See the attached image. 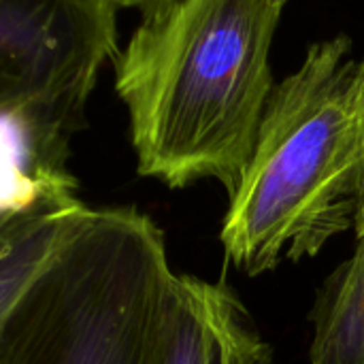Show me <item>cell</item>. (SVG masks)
<instances>
[{
  "mask_svg": "<svg viewBox=\"0 0 364 364\" xmlns=\"http://www.w3.org/2000/svg\"><path fill=\"white\" fill-rule=\"evenodd\" d=\"M282 13L275 0H175L141 17L113 64L143 177L235 194L277 83Z\"/></svg>",
  "mask_w": 364,
  "mask_h": 364,
  "instance_id": "1",
  "label": "cell"
},
{
  "mask_svg": "<svg viewBox=\"0 0 364 364\" xmlns=\"http://www.w3.org/2000/svg\"><path fill=\"white\" fill-rule=\"evenodd\" d=\"M364 224V58L337 34L275 83L222 222L226 260L254 277Z\"/></svg>",
  "mask_w": 364,
  "mask_h": 364,
  "instance_id": "2",
  "label": "cell"
},
{
  "mask_svg": "<svg viewBox=\"0 0 364 364\" xmlns=\"http://www.w3.org/2000/svg\"><path fill=\"white\" fill-rule=\"evenodd\" d=\"M171 275L149 215L85 205L17 303L0 364H149Z\"/></svg>",
  "mask_w": 364,
  "mask_h": 364,
  "instance_id": "3",
  "label": "cell"
},
{
  "mask_svg": "<svg viewBox=\"0 0 364 364\" xmlns=\"http://www.w3.org/2000/svg\"><path fill=\"white\" fill-rule=\"evenodd\" d=\"M117 51V11L105 0H0V100L85 109Z\"/></svg>",
  "mask_w": 364,
  "mask_h": 364,
  "instance_id": "4",
  "label": "cell"
},
{
  "mask_svg": "<svg viewBox=\"0 0 364 364\" xmlns=\"http://www.w3.org/2000/svg\"><path fill=\"white\" fill-rule=\"evenodd\" d=\"M83 109L43 100H0V209L30 213L81 203L68 168Z\"/></svg>",
  "mask_w": 364,
  "mask_h": 364,
  "instance_id": "5",
  "label": "cell"
},
{
  "mask_svg": "<svg viewBox=\"0 0 364 364\" xmlns=\"http://www.w3.org/2000/svg\"><path fill=\"white\" fill-rule=\"evenodd\" d=\"M149 364H273V350L226 282L173 273Z\"/></svg>",
  "mask_w": 364,
  "mask_h": 364,
  "instance_id": "6",
  "label": "cell"
},
{
  "mask_svg": "<svg viewBox=\"0 0 364 364\" xmlns=\"http://www.w3.org/2000/svg\"><path fill=\"white\" fill-rule=\"evenodd\" d=\"M83 207L85 203L81 200L77 205L41 209L0 230V339L17 303L51 260Z\"/></svg>",
  "mask_w": 364,
  "mask_h": 364,
  "instance_id": "7",
  "label": "cell"
},
{
  "mask_svg": "<svg viewBox=\"0 0 364 364\" xmlns=\"http://www.w3.org/2000/svg\"><path fill=\"white\" fill-rule=\"evenodd\" d=\"M311 364H364V232L328 277L314 311Z\"/></svg>",
  "mask_w": 364,
  "mask_h": 364,
  "instance_id": "8",
  "label": "cell"
},
{
  "mask_svg": "<svg viewBox=\"0 0 364 364\" xmlns=\"http://www.w3.org/2000/svg\"><path fill=\"white\" fill-rule=\"evenodd\" d=\"M105 2L111 4L115 11H119V9H136L143 17H147V15L160 11V9L168 6L175 0H105Z\"/></svg>",
  "mask_w": 364,
  "mask_h": 364,
  "instance_id": "9",
  "label": "cell"
},
{
  "mask_svg": "<svg viewBox=\"0 0 364 364\" xmlns=\"http://www.w3.org/2000/svg\"><path fill=\"white\" fill-rule=\"evenodd\" d=\"M47 209H49V207H47ZM38 211H41V209H38ZM30 213H34V211H30ZM23 215H28V213H9V211H2V209H0V230H2L4 226H9L11 222L23 218Z\"/></svg>",
  "mask_w": 364,
  "mask_h": 364,
  "instance_id": "10",
  "label": "cell"
},
{
  "mask_svg": "<svg viewBox=\"0 0 364 364\" xmlns=\"http://www.w3.org/2000/svg\"><path fill=\"white\" fill-rule=\"evenodd\" d=\"M275 2H279V4H282V6H286V4H288V2H290V0H275Z\"/></svg>",
  "mask_w": 364,
  "mask_h": 364,
  "instance_id": "11",
  "label": "cell"
},
{
  "mask_svg": "<svg viewBox=\"0 0 364 364\" xmlns=\"http://www.w3.org/2000/svg\"><path fill=\"white\" fill-rule=\"evenodd\" d=\"M358 232H364V224H360V226H358Z\"/></svg>",
  "mask_w": 364,
  "mask_h": 364,
  "instance_id": "12",
  "label": "cell"
}]
</instances>
